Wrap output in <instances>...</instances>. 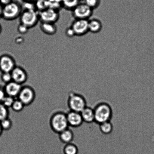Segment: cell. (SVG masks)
<instances>
[{
    "label": "cell",
    "mask_w": 154,
    "mask_h": 154,
    "mask_svg": "<svg viewBox=\"0 0 154 154\" xmlns=\"http://www.w3.org/2000/svg\"><path fill=\"white\" fill-rule=\"evenodd\" d=\"M93 108L94 113L95 123L97 124L110 121L112 119L113 115L112 107L106 101H99L97 103Z\"/></svg>",
    "instance_id": "1"
},
{
    "label": "cell",
    "mask_w": 154,
    "mask_h": 154,
    "mask_svg": "<svg viewBox=\"0 0 154 154\" xmlns=\"http://www.w3.org/2000/svg\"><path fill=\"white\" fill-rule=\"evenodd\" d=\"M49 125L52 130L58 134L69 128L66 113L61 111L54 112L50 118Z\"/></svg>",
    "instance_id": "2"
},
{
    "label": "cell",
    "mask_w": 154,
    "mask_h": 154,
    "mask_svg": "<svg viewBox=\"0 0 154 154\" xmlns=\"http://www.w3.org/2000/svg\"><path fill=\"white\" fill-rule=\"evenodd\" d=\"M67 102L68 107L70 111L79 112L87 106V100L84 95L73 91L69 93Z\"/></svg>",
    "instance_id": "3"
},
{
    "label": "cell",
    "mask_w": 154,
    "mask_h": 154,
    "mask_svg": "<svg viewBox=\"0 0 154 154\" xmlns=\"http://www.w3.org/2000/svg\"><path fill=\"white\" fill-rule=\"evenodd\" d=\"M22 10V5L16 2L12 1L3 6L2 18L7 21L14 20L20 17Z\"/></svg>",
    "instance_id": "4"
},
{
    "label": "cell",
    "mask_w": 154,
    "mask_h": 154,
    "mask_svg": "<svg viewBox=\"0 0 154 154\" xmlns=\"http://www.w3.org/2000/svg\"><path fill=\"white\" fill-rule=\"evenodd\" d=\"M19 18L20 23L30 29L34 28L38 23V12L36 10H23Z\"/></svg>",
    "instance_id": "5"
},
{
    "label": "cell",
    "mask_w": 154,
    "mask_h": 154,
    "mask_svg": "<svg viewBox=\"0 0 154 154\" xmlns=\"http://www.w3.org/2000/svg\"><path fill=\"white\" fill-rule=\"evenodd\" d=\"M36 97L35 91L29 85H22L17 99L22 102L25 106L31 105L34 102Z\"/></svg>",
    "instance_id": "6"
},
{
    "label": "cell",
    "mask_w": 154,
    "mask_h": 154,
    "mask_svg": "<svg viewBox=\"0 0 154 154\" xmlns=\"http://www.w3.org/2000/svg\"><path fill=\"white\" fill-rule=\"evenodd\" d=\"M93 9L85 3H79L72 11L75 19L88 20L93 14Z\"/></svg>",
    "instance_id": "7"
},
{
    "label": "cell",
    "mask_w": 154,
    "mask_h": 154,
    "mask_svg": "<svg viewBox=\"0 0 154 154\" xmlns=\"http://www.w3.org/2000/svg\"><path fill=\"white\" fill-rule=\"evenodd\" d=\"M59 12V11L50 8L38 12L39 21L40 22L55 23L60 19Z\"/></svg>",
    "instance_id": "8"
},
{
    "label": "cell",
    "mask_w": 154,
    "mask_h": 154,
    "mask_svg": "<svg viewBox=\"0 0 154 154\" xmlns=\"http://www.w3.org/2000/svg\"><path fill=\"white\" fill-rule=\"evenodd\" d=\"M14 59L8 54H4L0 57V71L2 73L11 72L16 67Z\"/></svg>",
    "instance_id": "9"
},
{
    "label": "cell",
    "mask_w": 154,
    "mask_h": 154,
    "mask_svg": "<svg viewBox=\"0 0 154 154\" xmlns=\"http://www.w3.org/2000/svg\"><path fill=\"white\" fill-rule=\"evenodd\" d=\"M71 27L74 31L76 36L84 35L89 31L88 20L75 19L72 22Z\"/></svg>",
    "instance_id": "10"
},
{
    "label": "cell",
    "mask_w": 154,
    "mask_h": 154,
    "mask_svg": "<svg viewBox=\"0 0 154 154\" xmlns=\"http://www.w3.org/2000/svg\"><path fill=\"white\" fill-rule=\"evenodd\" d=\"M11 73L13 81L21 85L25 84L28 80V73L25 69L20 66H16Z\"/></svg>",
    "instance_id": "11"
},
{
    "label": "cell",
    "mask_w": 154,
    "mask_h": 154,
    "mask_svg": "<svg viewBox=\"0 0 154 154\" xmlns=\"http://www.w3.org/2000/svg\"><path fill=\"white\" fill-rule=\"evenodd\" d=\"M66 115L69 127L73 128L79 127L84 123L80 112L70 110L66 113Z\"/></svg>",
    "instance_id": "12"
},
{
    "label": "cell",
    "mask_w": 154,
    "mask_h": 154,
    "mask_svg": "<svg viewBox=\"0 0 154 154\" xmlns=\"http://www.w3.org/2000/svg\"><path fill=\"white\" fill-rule=\"evenodd\" d=\"M22 86L13 81L5 84L4 88L6 95L14 98H17Z\"/></svg>",
    "instance_id": "13"
},
{
    "label": "cell",
    "mask_w": 154,
    "mask_h": 154,
    "mask_svg": "<svg viewBox=\"0 0 154 154\" xmlns=\"http://www.w3.org/2000/svg\"><path fill=\"white\" fill-rule=\"evenodd\" d=\"M80 113L84 122L87 123L95 122L94 113L93 108L87 106Z\"/></svg>",
    "instance_id": "14"
},
{
    "label": "cell",
    "mask_w": 154,
    "mask_h": 154,
    "mask_svg": "<svg viewBox=\"0 0 154 154\" xmlns=\"http://www.w3.org/2000/svg\"><path fill=\"white\" fill-rule=\"evenodd\" d=\"M59 138L60 141L64 144H67L72 143L74 138L73 131L68 128L59 134Z\"/></svg>",
    "instance_id": "15"
},
{
    "label": "cell",
    "mask_w": 154,
    "mask_h": 154,
    "mask_svg": "<svg viewBox=\"0 0 154 154\" xmlns=\"http://www.w3.org/2000/svg\"><path fill=\"white\" fill-rule=\"evenodd\" d=\"M40 28L44 33L49 35H54L57 31L55 23H52L41 22Z\"/></svg>",
    "instance_id": "16"
},
{
    "label": "cell",
    "mask_w": 154,
    "mask_h": 154,
    "mask_svg": "<svg viewBox=\"0 0 154 154\" xmlns=\"http://www.w3.org/2000/svg\"><path fill=\"white\" fill-rule=\"evenodd\" d=\"M102 24L99 20L93 19L88 20L89 31L93 33L99 32L102 30Z\"/></svg>",
    "instance_id": "17"
},
{
    "label": "cell",
    "mask_w": 154,
    "mask_h": 154,
    "mask_svg": "<svg viewBox=\"0 0 154 154\" xmlns=\"http://www.w3.org/2000/svg\"><path fill=\"white\" fill-rule=\"evenodd\" d=\"M99 125L100 131L104 135H109L111 134L114 129V126L111 121L103 122Z\"/></svg>",
    "instance_id": "18"
},
{
    "label": "cell",
    "mask_w": 154,
    "mask_h": 154,
    "mask_svg": "<svg viewBox=\"0 0 154 154\" xmlns=\"http://www.w3.org/2000/svg\"><path fill=\"white\" fill-rule=\"evenodd\" d=\"M79 3V0H61L62 8L68 10L72 11Z\"/></svg>",
    "instance_id": "19"
},
{
    "label": "cell",
    "mask_w": 154,
    "mask_h": 154,
    "mask_svg": "<svg viewBox=\"0 0 154 154\" xmlns=\"http://www.w3.org/2000/svg\"><path fill=\"white\" fill-rule=\"evenodd\" d=\"M64 154H78V148L76 144L72 143L66 144L63 148Z\"/></svg>",
    "instance_id": "20"
},
{
    "label": "cell",
    "mask_w": 154,
    "mask_h": 154,
    "mask_svg": "<svg viewBox=\"0 0 154 154\" xmlns=\"http://www.w3.org/2000/svg\"><path fill=\"white\" fill-rule=\"evenodd\" d=\"M36 10L37 11H42L49 8L48 0H37L35 2Z\"/></svg>",
    "instance_id": "21"
},
{
    "label": "cell",
    "mask_w": 154,
    "mask_h": 154,
    "mask_svg": "<svg viewBox=\"0 0 154 154\" xmlns=\"http://www.w3.org/2000/svg\"><path fill=\"white\" fill-rule=\"evenodd\" d=\"M25 106V105L20 100L16 98L11 108L15 112H19L22 111Z\"/></svg>",
    "instance_id": "22"
},
{
    "label": "cell",
    "mask_w": 154,
    "mask_h": 154,
    "mask_svg": "<svg viewBox=\"0 0 154 154\" xmlns=\"http://www.w3.org/2000/svg\"><path fill=\"white\" fill-rule=\"evenodd\" d=\"M3 131H9L13 127V122L11 119L8 117L0 122Z\"/></svg>",
    "instance_id": "23"
},
{
    "label": "cell",
    "mask_w": 154,
    "mask_h": 154,
    "mask_svg": "<svg viewBox=\"0 0 154 154\" xmlns=\"http://www.w3.org/2000/svg\"><path fill=\"white\" fill-rule=\"evenodd\" d=\"M9 109L5 106L2 103L0 102V122L4 119L9 117Z\"/></svg>",
    "instance_id": "24"
},
{
    "label": "cell",
    "mask_w": 154,
    "mask_h": 154,
    "mask_svg": "<svg viewBox=\"0 0 154 154\" xmlns=\"http://www.w3.org/2000/svg\"><path fill=\"white\" fill-rule=\"evenodd\" d=\"M49 8L60 11V9L62 8L61 0H48Z\"/></svg>",
    "instance_id": "25"
},
{
    "label": "cell",
    "mask_w": 154,
    "mask_h": 154,
    "mask_svg": "<svg viewBox=\"0 0 154 154\" xmlns=\"http://www.w3.org/2000/svg\"><path fill=\"white\" fill-rule=\"evenodd\" d=\"M15 99H16V98L6 95L1 103H2L5 106L9 109L11 108L12 105Z\"/></svg>",
    "instance_id": "26"
},
{
    "label": "cell",
    "mask_w": 154,
    "mask_h": 154,
    "mask_svg": "<svg viewBox=\"0 0 154 154\" xmlns=\"http://www.w3.org/2000/svg\"><path fill=\"white\" fill-rule=\"evenodd\" d=\"M2 81L5 84H7L13 81L11 72H4L2 73L1 75Z\"/></svg>",
    "instance_id": "27"
},
{
    "label": "cell",
    "mask_w": 154,
    "mask_h": 154,
    "mask_svg": "<svg viewBox=\"0 0 154 154\" xmlns=\"http://www.w3.org/2000/svg\"><path fill=\"white\" fill-rule=\"evenodd\" d=\"M84 3L93 10L99 5L100 0H85Z\"/></svg>",
    "instance_id": "28"
},
{
    "label": "cell",
    "mask_w": 154,
    "mask_h": 154,
    "mask_svg": "<svg viewBox=\"0 0 154 154\" xmlns=\"http://www.w3.org/2000/svg\"><path fill=\"white\" fill-rule=\"evenodd\" d=\"M17 29L18 32L20 34L25 35L28 32L29 30V29L26 26L20 23L19 25H18Z\"/></svg>",
    "instance_id": "29"
},
{
    "label": "cell",
    "mask_w": 154,
    "mask_h": 154,
    "mask_svg": "<svg viewBox=\"0 0 154 154\" xmlns=\"http://www.w3.org/2000/svg\"><path fill=\"white\" fill-rule=\"evenodd\" d=\"M65 34L67 37L69 38H72L76 36L74 31L71 26L66 29L65 32Z\"/></svg>",
    "instance_id": "30"
},
{
    "label": "cell",
    "mask_w": 154,
    "mask_h": 154,
    "mask_svg": "<svg viewBox=\"0 0 154 154\" xmlns=\"http://www.w3.org/2000/svg\"><path fill=\"white\" fill-rule=\"evenodd\" d=\"M6 96L4 87H0V102H1Z\"/></svg>",
    "instance_id": "31"
},
{
    "label": "cell",
    "mask_w": 154,
    "mask_h": 154,
    "mask_svg": "<svg viewBox=\"0 0 154 154\" xmlns=\"http://www.w3.org/2000/svg\"><path fill=\"white\" fill-rule=\"evenodd\" d=\"M12 1V0H0V4L4 6L7 5Z\"/></svg>",
    "instance_id": "32"
},
{
    "label": "cell",
    "mask_w": 154,
    "mask_h": 154,
    "mask_svg": "<svg viewBox=\"0 0 154 154\" xmlns=\"http://www.w3.org/2000/svg\"><path fill=\"white\" fill-rule=\"evenodd\" d=\"M3 6L0 4V19L2 18Z\"/></svg>",
    "instance_id": "33"
},
{
    "label": "cell",
    "mask_w": 154,
    "mask_h": 154,
    "mask_svg": "<svg viewBox=\"0 0 154 154\" xmlns=\"http://www.w3.org/2000/svg\"><path fill=\"white\" fill-rule=\"evenodd\" d=\"M24 2H35L37 0H23Z\"/></svg>",
    "instance_id": "34"
},
{
    "label": "cell",
    "mask_w": 154,
    "mask_h": 154,
    "mask_svg": "<svg viewBox=\"0 0 154 154\" xmlns=\"http://www.w3.org/2000/svg\"><path fill=\"white\" fill-rule=\"evenodd\" d=\"M3 131H4L3 130L1 126V123H0V137L2 135Z\"/></svg>",
    "instance_id": "35"
},
{
    "label": "cell",
    "mask_w": 154,
    "mask_h": 154,
    "mask_svg": "<svg viewBox=\"0 0 154 154\" xmlns=\"http://www.w3.org/2000/svg\"><path fill=\"white\" fill-rule=\"evenodd\" d=\"M2 26L1 25V24H0V34H1L2 32Z\"/></svg>",
    "instance_id": "36"
}]
</instances>
